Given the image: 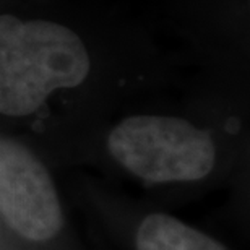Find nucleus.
Returning <instances> with one entry per match:
<instances>
[{
    "mask_svg": "<svg viewBox=\"0 0 250 250\" xmlns=\"http://www.w3.org/2000/svg\"><path fill=\"white\" fill-rule=\"evenodd\" d=\"M138 250H226L218 241L163 213L148 214L137 231Z\"/></svg>",
    "mask_w": 250,
    "mask_h": 250,
    "instance_id": "obj_4",
    "label": "nucleus"
},
{
    "mask_svg": "<svg viewBox=\"0 0 250 250\" xmlns=\"http://www.w3.org/2000/svg\"><path fill=\"white\" fill-rule=\"evenodd\" d=\"M111 156L146 182H192L207 177L216 161L211 137L179 117L132 116L109 133Z\"/></svg>",
    "mask_w": 250,
    "mask_h": 250,
    "instance_id": "obj_2",
    "label": "nucleus"
},
{
    "mask_svg": "<svg viewBox=\"0 0 250 250\" xmlns=\"http://www.w3.org/2000/svg\"><path fill=\"white\" fill-rule=\"evenodd\" d=\"M89 68L86 47L70 28L0 15V114L36 112L56 89L82 84Z\"/></svg>",
    "mask_w": 250,
    "mask_h": 250,
    "instance_id": "obj_1",
    "label": "nucleus"
},
{
    "mask_svg": "<svg viewBox=\"0 0 250 250\" xmlns=\"http://www.w3.org/2000/svg\"><path fill=\"white\" fill-rule=\"evenodd\" d=\"M0 214L18 236L46 242L62 228V207L46 166L12 138L0 137Z\"/></svg>",
    "mask_w": 250,
    "mask_h": 250,
    "instance_id": "obj_3",
    "label": "nucleus"
}]
</instances>
